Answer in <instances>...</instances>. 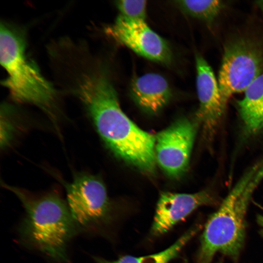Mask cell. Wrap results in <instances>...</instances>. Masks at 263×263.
Wrapping results in <instances>:
<instances>
[{
	"instance_id": "6da1fadb",
	"label": "cell",
	"mask_w": 263,
	"mask_h": 263,
	"mask_svg": "<svg viewBox=\"0 0 263 263\" xmlns=\"http://www.w3.org/2000/svg\"><path fill=\"white\" fill-rule=\"evenodd\" d=\"M76 98L109 149L145 173L155 171V136L136 125L122 110L106 74L86 84Z\"/></svg>"
},
{
	"instance_id": "7a4b0ae2",
	"label": "cell",
	"mask_w": 263,
	"mask_h": 263,
	"mask_svg": "<svg viewBox=\"0 0 263 263\" xmlns=\"http://www.w3.org/2000/svg\"><path fill=\"white\" fill-rule=\"evenodd\" d=\"M263 181V160L244 173L208 219L201 237L197 263H210L218 252L233 259L238 257L244 242L247 209Z\"/></svg>"
},
{
	"instance_id": "3957f363",
	"label": "cell",
	"mask_w": 263,
	"mask_h": 263,
	"mask_svg": "<svg viewBox=\"0 0 263 263\" xmlns=\"http://www.w3.org/2000/svg\"><path fill=\"white\" fill-rule=\"evenodd\" d=\"M2 186L17 197L24 208L19 228L22 240L54 260L67 263V245L76 226L68 205L55 192L38 196L5 183Z\"/></svg>"
},
{
	"instance_id": "277c9868",
	"label": "cell",
	"mask_w": 263,
	"mask_h": 263,
	"mask_svg": "<svg viewBox=\"0 0 263 263\" xmlns=\"http://www.w3.org/2000/svg\"><path fill=\"white\" fill-rule=\"evenodd\" d=\"M24 31L14 24L0 23V64L7 73L1 84L15 102L35 105L55 119L58 91L28 56Z\"/></svg>"
},
{
	"instance_id": "5b68a950",
	"label": "cell",
	"mask_w": 263,
	"mask_h": 263,
	"mask_svg": "<svg viewBox=\"0 0 263 263\" xmlns=\"http://www.w3.org/2000/svg\"><path fill=\"white\" fill-rule=\"evenodd\" d=\"M263 73V45L253 38L235 37L225 46L218 84L225 108L234 94L244 92Z\"/></svg>"
},
{
	"instance_id": "8992f818",
	"label": "cell",
	"mask_w": 263,
	"mask_h": 263,
	"mask_svg": "<svg viewBox=\"0 0 263 263\" xmlns=\"http://www.w3.org/2000/svg\"><path fill=\"white\" fill-rule=\"evenodd\" d=\"M65 187L67 205L76 225L97 228L112 220V207L107 190L97 176L80 174Z\"/></svg>"
},
{
	"instance_id": "52a82bcc",
	"label": "cell",
	"mask_w": 263,
	"mask_h": 263,
	"mask_svg": "<svg viewBox=\"0 0 263 263\" xmlns=\"http://www.w3.org/2000/svg\"><path fill=\"white\" fill-rule=\"evenodd\" d=\"M195 134L194 123L182 118L155 136L156 160L168 175L178 178L186 172Z\"/></svg>"
},
{
	"instance_id": "ba28073f",
	"label": "cell",
	"mask_w": 263,
	"mask_h": 263,
	"mask_svg": "<svg viewBox=\"0 0 263 263\" xmlns=\"http://www.w3.org/2000/svg\"><path fill=\"white\" fill-rule=\"evenodd\" d=\"M106 34L116 42L148 59L165 64L170 63L171 52L167 42L144 20L119 16L106 27Z\"/></svg>"
},
{
	"instance_id": "9c48e42d",
	"label": "cell",
	"mask_w": 263,
	"mask_h": 263,
	"mask_svg": "<svg viewBox=\"0 0 263 263\" xmlns=\"http://www.w3.org/2000/svg\"><path fill=\"white\" fill-rule=\"evenodd\" d=\"M196 89L199 102L196 118L207 141L213 137L225 110L218 82L211 67L200 54L195 56Z\"/></svg>"
},
{
	"instance_id": "30bf717a",
	"label": "cell",
	"mask_w": 263,
	"mask_h": 263,
	"mask_svg": "<svg viewBox=\"0 0 263 263\" xmlns=\"http://www.w3.org/2000/svg\"><path fill=\"white\" fill-rule=\"evenodd\" d=\"M215 202L213 195L207 190L191 194L162 193L156 205L151 235L159 236L167 233L198 207Z\"/></svg>"
},
{
	"instance_id": "8fae6325",
	"label": "cell",
	"mask_w": 263,
	"mask_h": 263,
	"mask_svg": "<svg viewBox=\"0 0 263 263\" xmlns=\"http://www.w3.org/2000/svg\"><path fill=\"white\" fill-rule=\"evenodd\" d=\"M130 92L136 104L151 113L162 109L171 95L166 79L155 73H148L135 78L131 83Z\"/></svg>"
},
{
	"instance_id": "7c38bea8",
	"label": "cell",
	"mask_w": 263,
	"mask_h": 263,
	"mask_svg": "<svg viewBox=\"0 0 263 263\" xmlns=\"http://www.w3.org/2000/svg\"><path fill=\"white\" fill-rule=\"evenodd\" d=\"M238 107L246 133L256 134L263 130V73L245 89Z\"/></svg>"
},
{
	"instance_id": "4fadbf2b",
	"label": "cell",
	"mask_w": 263,
	"mask_h": 263,
	"mask_svg": "<svg viewBox=\"0 0 263 263\" xmlns=\"http://www.w3.org/2000/svg\"><path fill=\"white\" fill-rule=\"evenodd\" d=\"M200 226H194L188 230L174 244L158 253L141 257L124 256L116 260L109 261L94 257L97 263H169L175 258L186 244L199 230Z\"/></svg>"
},
{
	"instance_id": "5bb4252c",
	"label": "cell",
	"mask_w": 263,
	"mask_h": 263,
	"mask_svg": "<svg viewBox=\"0 0 263 263\" xmlns=\"http://www.w3.org/2000/svg\"><path fill=\"white\" fill-rule=\"evenodd\" d=\"M177 4L191 17L211 23L220 14L225 7L222 0H179Z\"/></svg>"
},
{
	"instance_id": "9a60e30c",
	"label": "cell",
	"mask_w": 263,
	"mask_h": 263,
	"mask_svg": "<svg viewBox=\"0 0 263 263\" xmlns=\"http://www.w3.org/2000/svg\"><path fill=\"white\" fill-rule=\"evenodd\" d=\"M116 5L121 13L122 16L126 18L144 20L146 15V0H123L116 1Z\"/></svg>"
},
{
	"instance_id": "2e32d148",
	"label": "cell",
	"mask_w": 263,
	"mask_h": 263,
	"mask_svg": "<svg viewBox=\"0 0 263 263\" xmlns=\"http://www.w3.org/2000/svg\"><path fill=\"white\" fill-rule=\"evenodd\" d=\"M10 117L9 105L4 104L1 105L0 113V145L5 148L13 138L15 131V125Z\"/></svg>"
},
{
	"instance_id": "e0dca14e",
	"label": "cell",
	"mask_w": 263,
	"mask_h": 263,
	"mask_svg": "<svg viewBox=\"0 0 263 263\" xmlns=\"http://www.w3.org/2000/svg\"><path fill=\"white\" fill-rule=\"evenodd\" d=\"M257 221L258 224L263 227V216L259 215L257 217Z\"/></svg>"
},
{
	"instance_id": "ac0fdd59",
	"label": "cell",
	"mask_w": 263,
	"mask_h": 263,
	"mask_svg": "<svg viewBox=\"0 0 263 263\" xmlns=\"http://www.w3.org/2000/svg\"><path fill=\"white\" fill-rule=\"evenodd\" d=\"M257 4L263 10V0L257 1Z\"/></svg>"
},
{
	"instance_id": "d6986e66",
	"label": "cell",
	"mask_w": 263,
	"mask_h": 263,
	"mask_svg": "<svg viewBox=\"0 0 263 263\" xmlns=\"http://www.w3.org/2000/svg\"><path fill=\"white\" fill-rule=\"evenodd\" d=\"M183 263H187V260H185V261L183 262Z\"/></svg>"
}]
</instances>
